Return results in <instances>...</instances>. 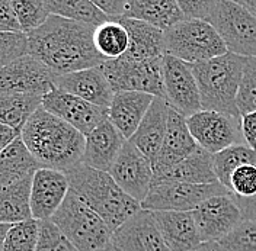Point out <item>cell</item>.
<instances>
[{
	"instance_id": "1",
	"label": "cell",
	"mask_w": 256,
	"mask_h": 251,
	"mask_svg": "<svg viewBox=\"0 0 256 251\" xmlns=\"http://www.w3.org/2000/svg\"><path fill=\"white\" fill-rule=\"evenodd\" d=\"M95 28L82 20L50 15L28 33V54L57 76L102 65L106 60L94 44Z\"/></svg>"
},
{
	"instance_id": "2",
	"label": "cell",
	"mask_w": 256,
	"mask_h": 251,
	"mask_svg": "<svg viewBox=\"0 0 256 251\" xmlns=\"http://www.w3.org/2000/svg\"><path fill=\"white\" fill-rule=\"evenodd\" d=\"M20 138L40 167L66 173L82 163L84 135L42 106L26 121Z\"/></svg>"
},
{
	"instance_id": "3",
	"label": "cell",
	"mask_w": 256,
	"mask_h": 251,
	"mask_svg": "<svg viewBox=\"0 0 256 251\" xmlns=\"http://www.w3.org/2000/svg\"><path fill=\"white\" fill-rule=\"evenodd\" d=\"M66 176L70 190L108 224L112 233L143 209L138 201L132 199L116 185L108 172H100L80 163L67 170Z\"/></svg>"
},
{
	"instance_id": "4",
	"label": "cell",
	"mask_w": 256,
	"mask_h": 251,
	"mask_svg": "<svg viewBox=\"0 0 256 251\" xmlns=\"http://www.w3.org/2000/svg\"><path fill=\"white\" fill-rule=\"evenodd\" d=\"M248 57L233 52L194 64V76L198 83L201 106L240 118L236 99L239 93L243 68Z\"/></svg>"
},
{
	"instance_id": "5",
	"label": "cell",
	"mask_w": 256,
	"mask_h": 251,
	"mask_svg": "<svg viewBox=\"0 0 256 251\" xmlns=\"http://www.w3.org/2000/svg\"><path fill=\"white\" fill-rule=\"evenodd\" d=\"M51 221L78 251H98L111 246L112 231L108 224L73 190H68Z\"/></svg>"
},
{
	"instance_id": "6",
	"label": "cell",
	"mask_w": 256,
	"mask_h": 251,
	"mask_svg": "<svg viewBox=\"0 0 256 251\" xmlns=\"http://www.w3.org/2000/svg\"><path fill=\"white\" fill-rule=\"evenodd\" d=\"M227 47L216 28L204 19L185 17L164 31V54L190 64L223 55Z\"/></svg>"
},
{
	"instance_id": "7",
	"label": "cell",
	"mask_w": 256,
	"mask_h": 251,
	"mask_svg": "<svg viewBox=\"0 0 256 251\" xmlns=\"http://www.w3.org/2000/svg\"><path fill=\"white\" fill-rule=\"evenodd\" d=\"M162 58L163 57L132 61L120 57L106 60L100 68L110 81L114 93L142 92L164 99Z\"/></svg>"
},
{
	"instance_id": "8",
	"label": "cell",
	"mask_w": 256,
	"mask_h": 251,
	"mask_svg": "<svg viewBox=\"0 0 256 251\" xmlns=\"http://www.w3.org/2000/svg\"><path fill=\"white\" fill-rule=\"evenodd\" d=\"M232 193L220 182L211 185H192L175 180L153 179L142 208L147 211H180L192 212L208 198Z\"/></svg>"
},
{
	"instance_id": "9",
	"label": "cell",
	"mask_w": 256,
	"mask_h": 251,
	"mask_svg": "<svg viewBox=\"0 0 256 251\" xmlns=\"http://www.w3.org/2000/svg\"><path fill=\"white\" fill-rule=\"evenodd\" d=\"M208 22L216 28L228 52L256 57V16L234 3L218 0Z\"/></svg>"
},
{
	"instance_id": "10",
	"label": "cell",
	"mask_w": 256,
	"mask_h": 251,
	"mask_svg": "<svg viewBox=\"0 0 256 251\" xmlns=\"http://www.w3.org/2000/svg\"><path fill=\"white\" fill-rule=\"evenodd\" d=\"M186 124L196 144L210 154L244 142L242 134V116L217 110H200L186 118Z\"/></svg>"
},
{
	"instance_id": "11",
	"label": "cell",
	"mask_w": 256,
	"mask_h": 251,
	"mask_svg": "<svg viewBox=\"0 0 256 251\" xmlns=\"http://www.w3.org/2000/svg\"><path fill=\"white\" fill-rule=\"evenodd\" d=\"M164 99L170 108L185 118L202 110L198 83L194 76V64L164 54L162 58Z\"/></svg>"
},
{
	"instance_id": "12",
	"label": "cell",
	"mask_w": 256,
	"mask_h": 251,
	"mask_svg": "<svg viewBox=\"0 0 256 251\" xmlns=\"http://www.w3.org/2000/svg\"><path fill=\"white\" fill-rule=\"evenodd\" d=\"M192 217L202 243L223 240L243 221L233 193L208 198L192 211Z\"/></svg>"
},
{
	"instance_id": "13",
	"label": "cell",
	"mask_w": 256,
	"mask_h": 251,
	"mask_svg": "<svg viewBox=\"0 0 256 251\" xmlns=\"http://www.w3.org/2000/svg\"><path fill=\"white\" fill-rule=\"evenodd\" d=\"M108 173L120 188L140 204L146 199L154 177L152 161L130 141L124 144Z\"/></svg>"
},
{
	"instance_id": "14",
	"label": "cell",
	"mask_w": 256,
	"mask_h": 251,
	"mask_svg": "<svg viewBox=\"0 0 256 251\" xmlns=\"http://www.w3.org/2000/svg\"><path fill=\"white\" fill-rule=\"evenodd\" d=\"M42 108L68 125L76 128L84 137L90 134L100 122L108 119V109L92 105L58 87H52L42 96Z\"/></svg>"
},
{
	"instance_id": "15",
	"label": "cell",
	"mask_w": 256,
	"mask_h": 251,
	"mask_svg": "<svg viewBox=\"0 0 256 251\" xmlns=\"http://www.w3.org/2000/svg\"><path fill=\"white\" fill-rule=\"evenodd\" d=\"M56 76L47 65L26 54L0 70V94L32 93L44 96L56 87Z\"/></svg>"
},
{
	"instance_id": "16",
	"label": "cell",
	"mask_w": 256,
	"mask_h": 251,
	"mask_svg": "<svg viewBox=\"0 0 256 251\" xmlns=\"http://www.w3.org/2000/svg\"><path fill=\"white\" fill-rule=\"evenodd\" d=\"M115 251H170L152 211L140 209L118 227L111 238Z\"/></svg>"
},
{
	"instance_id": "17",
	"label": "cell",
	"mask_w": 256,
	"mask_h": 251,
	"mask_svg": "<svg viewBox=\"0 0 256 251\" xmlns=\"http://www.w3.org/2000/svg\"><path fill=\"white\" fill-rule=\"evenodd\" d=\"M70 190L66 173L52 169H38L31 182L32 218L38 221L51 220L64 202Z\"/></svg>"
},
{
	"instance_id": "18",
	"label": "cell",
	"mask_w": 256,
	"mask_h": 251,
	"mask_svg": "<svg viewBox=\"0 0 256 251\" xmlns=\"http://www.w3.org/2000/svg\"><path fill=\"white\" fill-rule=\"evenodd\" d=\"M54 84L56 87L62 89L64 92L74 94L80 99L96 106H100L104 109H110L115 94L100 65L67 73V74H58L56 76Z\"/></svg>"
},
{
	"instance_id": "19",
	"label": "cell",
	"mask_w": 256,
	"mask_h": 251,
	"mask_svg": "<svg viewBox=\"0 0 256 251\" xmlns=\"http://www.w3.org/2000/svg\"><path fill=\"white\" fill-rule=\"evenodd\" d=\"M200 145L194 140L186 124V118L174 108L169 109L168 129L159 154L153 163L154 174L164 172L179 161L190 157Z\"/></svg>"
},
{
	"instance_id": "20",
	"label": "cell",
	"mask_w": 256,
	"mask_h": 251,
	"mask_svg": "<svg viewBox=\"0 0 256 251\" xmlns=\"http://www.w3.org/2000/svg\"><path fill=\"white\" fill-rule=\"evenodd\" d=\"M128 140L106 119L84 137L82 163L100 172H110L115 158Z\"/></svg>"
},
{
	"instance_id": "21",
	"label": "cell",
	"mask_w": 256,
	"mask_h": 251,
	"mask_svg": "<svg viewBox=\"0 0 256 251\" xmlns=\"http://www.w3.org/2000/svg\"><path fill=\"white\" fill-rule=\"evenodd\" d=\"M169 109L170 105L166 99L154 97L152 106L144 115L142 124L138 125L134 135L128 140L152 161V164L158 157L162 142L166 135Z\"/></svg>"
},
{
	"instance_id": "22",
	"label": "cell",
	"mask_w": 256,
	"mask_h": 251,
	"mask_svg": "<svg viewBox=\"0 0 256 251\" xmlns=\"http://www.w3.org/2000/svg\"><path fill=\"white\" fill-rule=\"evenodd\" d=\"M153 217L170 251H195L202 244L192 212L154 211Z\"/></svg>"
},
{
	"instance_id": "23",
	"label": "cell",
	"mask_w": 256,
	"mask_h": 251,
	"mask_svg": "<svg viewBox=\"0 0 256 251\" xmlns=\"http://www.w3.org/2000/svg\"><path fill=\"white\" fill-rule=\"evenodd\" d=\"M154 97L156 96L142 92H118L114 94L108 109V119L126 140L134 135Z\"/></svg>"
},
{
	"instance_id": "24",
	"label": "cell",
	"mask_w": 256,
	"mask_h": 251,
	"mask_svg": "<svg viewBox=\"0 0 256 251\" xmlns=\"http://www.w3.org/2000/svg\"><path fill=\"white\" fill-rule=\"evenodd\" d=\"M128 32V48L122 58L143 61L164 55V31L144 20L131 17H116Z\"/></svg>"
},
{
	"instance_id": "25",
	"label": "cell",
	"mask_w": 256,
	"mask_h": 251,
	"mask_svg": "<svg viewBox=\"0 0 256 251\" xmlns=\"http://www.w3.org/2000/svg\"><path fill=\"white\" fill-rule=\"evenodd\" d=\"M153 179L175 180L192 185H211L218 182L214 172L212 154H210L201 147H198L190 157L179 161L164 172L154 174Z\"/></svg>"
},
{
	"instance_id": "26",
	"label": "cell",
	"mask_w": 256,
	"mask_h": 251,
	"mask_svg": "<svg viewBox=\"0 0 256 251\" xmlns=\"http://www.w3.org/2000/svg\"><path fill=\"white\" fill-rule=\"evenodd\" d=\"M124 17L138 19L166 31L185 19L176 0H130Z\"/></svg>"
},
{
	"instance_id": "27",
	"label": "cell",
	"mask_w": 256,
	"mask_h": 251,
	"mask_svg": "<svg viewBox=\"0 0 256 251\" xmlns=\"http://www.w3.org/2000/svg\"><path fill=\"white\" fill-rule=\"evenodd\" d=\"M38 169L40 164L19 135L0 153V188L31 177Z\"/></svg>"
},
{
	"instance_id": "28",
	"label": "cell",
	"mask_w": 256,
	"mask_h": 251,
	"mask_svg": "<svg viewBox=\"0 0 256 251\" xmlns=\"http://www.w3.org/2000/svg\"><path fill=\"white\" fill-rule=\"evenodd\" d=\"M31 177L0 188V224L31 220Z\"/></svg>"
},
{
	"instance_id": "29",
	"label": "cell",
	"mask_w": 256,
	"mask_h": 251,
	"mask_svg": "<svg viewBox=\"0 0 256 251\" xmlns=\"http://www.w3.org/2000/svg\"><path fill=\"white\" fill-rule=\"evenodd\" d=\"M42 105V96L32 93L0 94V124L20 134L32 113Z\"/></svg>"
},
{
	"instance_id": "30",
	"label": "cell",
	"mask_w": 256,
	"mask_h": 251,
	"mask_svg": "<svg viewBox=\"0 0 256 251\" xmlns=\"http://www.w3.org/2000/svg\"><path fill=\"white\" fill-rule=\"evenodd\" d=\"M128 32L118 19H110L94 31V44L105 60L120 58L128 48Z\"/></svg>"
},
{
	"instance_id": "31",
	"label": "cell",
	"mask_w": 256,
	"mask_h": 251,
	"mask_svg": "<svg viewBox=\"0 0 256 251\" xmlns=\"http://www.w3.org/2000/svg\"><path fill=\"white\" fill-rule=\"evenodd\" d=\"M212 163H214V172L218 182L228 189L230 176L236 169H239L240 166H244V164L256 166V150L250 148L244 142L234 144L220 153L212 154Z\"/></svg>"
},
{
	"instance_id": "32",
	"label": "cell",
	"mask_w": 256,
	"mask_h": 251,
	"mask_svg": "<svg viewBox=\"0 0 256 251\" xmlns=\"http://www.w3.org/2000/svg\"><path fill=\"white\" fill-rule=\"evenodd\" d=\"M50 15L82 20L98 26L111 17L102 13L90 0H42Z\"/></svg>"
},
{
	"instance_id": "33",
	"label": "cell",
	"mask_w": 256,
	"mask_h": 251,
	"mask_svg": "<svg viewBox=\"0 0 256 251\" xmlns=\"http://www.w3.org/2000/svg\"><path fill=\"white\" fill-rule=\"evenodd\" d=\"M41 221L31 218L12 224L3 241V251H35Z\"/></svg>"
},
{
	"instance_id": "34",
	"label": "cell",
	"mask_w": 256,
	"mask_h": 251,
	"mask_svg": "<svg viewBox=\"0 0 256 251\" xmlns=\"http://www.w3.org/2000/svg\"><path fill=\"white\" fill-rule=\"evenodd\" d=\"M22 32L30 33L41 26L50 16L42 0H10Z\"/></svg>"
},
{
	"instance_id": "35",
	"label": "cell",
	"mask_w": 256,
	"mask_h": 251,
	"mask_svg": "<svg viewBox=\"0 0 256 251\" xmlns=\"http://www.w3.org/2000/svg\"><path fill=\"white\" fill-rule=\"evenodd\" d=\"M236 105L240 115L256 110V57L246 58Z\"/></svg>"
},
{
	"instance_id": "36",
	"label": "cell",
	"mask_w": 256,
	"mask_h": 251,
	"mask_svg": "<svg viewBox=\"0 0 256 251\" xmlns=\"http://www.w3.org/2000/svg\"><path fill=\"white\" fill-rule=\"evenodd\" d=\"M227 251H256V221H242L218 241Z\"/></svg>"
},
{
	"instance_id": "37",
	"label": "cell",
	"mask_w": 256,
	"mask_h": 251,
	"mask_svg": "<svg viewBox=\"0 0 256 251\" xmlns=\"http://www.w3.org/2000/svg\"><path fill=\"white\" fill-rule=\"evenodd\" d=\"M28 54V33L0 31V70Z\"/></svg>"
},
{
	"instance_id": "38",
	"label": "cell",
	"mask_w": 256,
	"mask_h": 251,
	"mask_svg": "<svg viewBox=\"0 0 256 251\" xmlns=\"http://www.w3.org/2000/svg\"><path fill=\"white\" fill-rule=\"evenodd\" d=\"M35 251H78V249L66 238L52 221L47 220L41 221L40 237Z\"/></svg>"
},
{
	"instance_id": "39",
	"label": "cell",
	"mask_w": 256,
	"mask_h": 251,
	"mask_svg": "<svg viewBox=\"0 0 256 251\" xmlns=\"http://www.w3.org/2000/svg\"><path fill=\"white\" fill-rule=\"evenodd\" d=\"M230 192L234 198L248 199L256 195V166L244 164L230 176Z\"/></svg>"
},
{
	"instance_id": "40",
	"label": "cell",
	"mask_w": 256,
	"mask_h": 251,
	"mask_svg": "<svg viewBox=\"0 0 256 251\" xmlns=\"http://www.w3.org/2000/svg\"><path fill=\"white\" fill-rule=\"evenodd\" d=\"M176 1L185 17L204 19L207 22L218 3V0H176Z\"/></svg>"
},
{
	"instance_id": "41",
	"label": "cell",
	"mask_w": 256,
	"mask_h": 251,
	"mask_svg": "<svg viewBox=\"0 0 256 251\" xmlns=\"http://www.w3.org/2000/svg\"><path fill=\"white\" fill-rule=\"evenodd\" d=\"M0 31L22 32L14 4L10 0H0Z\"/></svg>"
},
{
	"instance_id": "42",
	"label": "cell",
	"mask_w": 256,
	"mask_h": 251,
	"mask_svg": "<svg viewBox=\"0 0 256 251\" xmlns=\"http://www.w3.org/2000/svg\"><path fill=\"white\" fill-rule=\"evenodd\" d=\"M96 7L111 19L121 17L126 13L130 0H90Z\"/></svg>"
},
{
	"instance_id": "43",
	"label": "cell",
	"mask_w": 256,
	"mask_h": 251,
	"mask_svg": "<svg viewBox=\"0 0 256 251\" xmlns=\"http://www.w3.org/2000/svg\"><path fill=\"white\" fill-rule=\"evenodd\" d=\"M242 134L244 144L256 150V110L242 115Z\"/></svg>"
},
{
	"instance_id": "44",
	"label": "cell",
	"mask_w": 256,
	"mask_h": 251,
	"mask_svg": "<svg viewBox=\"0 0 256 251\" xmlns=\"http://www.w3.org/2000/svg\"><path fill=\"white\" fill-rule=\"evenodd\" d=\"M236 202L239 205L242 217L244 221H256V195L248 199H242V198H234Z\"/></svg>"
},
{
	"instance_id": "45",
	"label": "cell",
	"mask_w": 256,
	"mask_h": 251,
	"mask_svg": "<svg viewBox=\"0 0 256 251\" xmlns=\"http://www.w3.org/2000/svg\"><path fill=\"white\" fill-rule=\"evenodd\" d=\"M20 134L15 131V129H10V131H8V132H2L0 134V153L10 144V142L15 140L16 137H19Z\"/></svg>"
},
{
	"instance_id": "46",
	"label": "cell",
	"mask_w": 256,
	"mask_h": 251,
	"mask_svg": "<svg viewBox=\"0 0 256 251\" xmlns=\"http://www.w3.org/2000/svg\"><path fill=\"white\" fill-rule=\"evenodd\" d=\"M195 251H227L218 241H211V243H202Z\"/></svg>"
},
{
	"instance_id": "47",
	"label": "cell",
	"mask_w": 256,
	"mask_h": 251,
	"mask_svg": "<svg viewBox=\"0 0 256 251\" xmlns=\"http://www.w3.org/2000/svg\"><path fill=\"white\" fill-rule=\"evenodd\" d=\"M233 1L240 4L242 7H244L246 10H249L252 15L256 16V0H233Z\"/></svg>"
},
{
	"instance_id": "48",
	"label": "cell",
	"mask_w": 256,
	"mask_h": 251,
	"mask_svg": "<svg viewBox=\"0 0 256 251\" xmlns=\"http://www.w3.org/2000/svg\"><path fill=\"white\" fill-rule=\"evenodd\" d=\"M9 227L10 225H8V224H0V251H3V241H4V237H6Z\"/></svg>"
},
{
	"instance_id": "49",
	"label": "cell",
	"mask_w": 256,
	"mask_h": 251,
	"mask_svg": "<svg viewBox=\"0 0 256 251\" xmlns=\"http://www.w3.org/2000/svg\"><path fill=\"white\" fill-rule=\"evenodd\" d=\"M10 129H12V128H9V126L0 124V134H2V132H8V131H10Z\"/></svg>"
},
{
	"instance_id": "50",
	"label": "cell",
	"mask_w": 256,
	"mask_h": 251,
	"mask_svg": "<svg viewBox=\"0 0 256 251\" xmlns=\"http://www.w3.org/2000/svg\"><path fill=\"white\" fill-rule=\"evenodd\" d=\"M98 251H115V249L112 247V244H111V246H108L106 249H102V250H98Z\"/></svg>"
}]
</instances>
